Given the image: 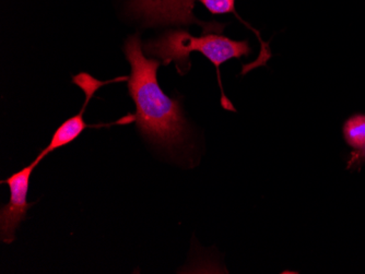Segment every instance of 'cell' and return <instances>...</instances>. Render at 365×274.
I'll list each match as a JSON object with an SVG mask.
<instances>
[{
    "instance_id": "6da1fadb",
    "label": "cell",
    "mask_w": 365,
    "mask_h": 274,
    "mask_svg": "<svg viewBox=\"0 0 365 274\" xmlns=\"http://www.w3.org/2000/svg\"><path fill=\"white\" fill-rule=\"evenodd\" d=\"M138 36L125 43L124 52L130 63L128 91L136 104V124L140 134L157 146L172 149L187 136V122L178 100L164 93L158 83L159 59L147 58Z\"/></svg>"
},
{
    "instance_id": "7a4b0ae2",
    "label": "cell",
    "mask_w": 365,
    "mask_h": 274,
    "mask_svg": "<svg viewBox=\"0 0 365 274\" xmlns=\"http://www.w3.org/2000/svg\"><path fill=\"white\" fill-rule=\"evenodd\" d=\"M143 51L148 56L157 57L164 66L175 63L180 75H186L192 68L190 55L192 52L202 53L215 65L219 78L223 63L251 54L247 41L231 40L217 33L194 36L185 30L168 31L160 38L145 43Z\"/></svg>"
},
{
    "instance_id": "3957f363",
    "label": "cell",
    "mask_w": 365,
    "mask_h": 274,
    "mask_svg": "<svg viewBox=\"0 0 365 274\" xmlns=\"http://www.w3.org/2000/svg\"><path fill=\"white\" fill-rule=\"evenodd\" d=\"M196 0H128L127 11L148 28L199 24L204 33H221L225 26L218 22L199 21L194 16Z\"/></svg>"
},
{
    "instance_id": "277c9868",
    "label": "cell",
    "mask_w": 365,
    "mask_h": 274,
    "mask_svg": "<svg viewBox=\"0 0 365 274\" xmlns=\"http://www.w3.org/2000/svg\"><path fill=\"white\" fill-rule=\"evenodd\" d=\"M38 165L34 161L1 181L7 184L10 189L9 202L0 209V238L5 244H11L16 239V228L26 218L29 209L33 206V204L28 202L29 187L31 175Z\"/></svg>"
},
{
    "instance_id": "5b68a950",
    "label": "cell",
    "mask_w": 365,
    "mask_h": 274,
    "mask_svg": "<svg viewBox=\"0 0 365 274\" xmlns=\"http://www.w3.org/2000/svg\"><path fill=\"white\" fill-rule=\"evenodd\" d=\"M110 81L108 83H101L98 80L94 79L91 75L88 73H80L77 77H73V83L79 85L86 94V102L83 104V107L80 110L78 115L73 116V117L69 118L63 122V125L56 129V132L53 135L51 142L46 148L43 149L41 151L40 154L36 159V163H40L47 154L49 153L54 152L57 149L63 148V147L68 146L71 142L79 138L80 135L83 132L86 128H87V122L83 120V114H85L86 110H87L88 104H89L90 100L92 96L94 95L98 89L102 85H108Z\"/></svg>"
},
{
    "instance_id": "8992f818",
    "label": "cell",
    "mask_w": 365,
    "mask_h": 274,
    "mask_svg": "<svg viewBox=\"0 0 365 274\" xmlns=\"http://www.w3.org/2000/svg\"><path fill=\"white\" fill-rule=\"evenodd\" d=\"M344 137L354 150H365V115L356 114L344 122Z\"/></svg>"
},
{
    "instance_id": "52a82bcc",
    "label": "cell",
    "mask_w": 365,
    "mask_h": 274,
    "mask_svg": "<svg viewBox=\"0 0 365 274\" xmlns=\"http://www.w3.org/2000/svg\"><path fill=\"white\" fill-rule=\"evenodd\" d=\"M212 14L235 12V0H199Z\"/></svg>"
},
{
    "instance_id": "ba28073f",
    "label": "cell",
    "mask_w": 365,
    "mask_h": 274,
    "mask_svg": "<svg viewBox=\"0 0 365 274\" xmlns=\"http://www.w3.org/2000/svg\"><path fill=\"white\" fill-rule=\"evenodd\" d=\"M364 153H365V150H364Z\"/></svg>"
}]
</instances>
